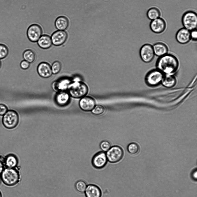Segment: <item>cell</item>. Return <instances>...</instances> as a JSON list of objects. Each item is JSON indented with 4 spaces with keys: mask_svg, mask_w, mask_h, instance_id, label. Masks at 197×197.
I'll list each match as a JSON object with an SVG mask.
<instances>
[{
    "mask_svg": "<svg viewBox=\"0 0 197 197\" xmlns=\"http://www.w3.org/2000/svg\"><path fill=\"white\" fill-rule=\"evenodd\" d=\"M177 83L175 77L172 75H165L162 83L165 87L170 88L174 86Z\"/></svg>",
    "mask_w": 197,
    "mask_h": 197,
    "instance_id": "cell-22",
    "label": "cell"
},
{
    "mask_svg": "<svg viewBox=\"0 0 197 197\" xmlns=\"http://www.w3.org/2000/svg\"><path fill=\"white\" fill-rule=\"evenodd\" d=\"M0 176L3 183L9 187L16 185L20 180V174L16 168H5Z\"/></svg>",
    "mask_w": 197,
    "mask_h": 197,
    "instance_id": "cell-2",
    "label": "cell"
},
{
    "mask_svg": "<svg viewBox=\"0 0 197 197\" xmlns=\"http://www.w3.org/2000/svg\"><path fill=\"white\" fill-rule=\"evenodd\" d=\"M190 31L191 39L192 40L194 41H196L197 38V31L196 29Z\"/></svg>",
    "mask_w": 197,
    "mask_h": 197,
    "instance_id": "cell-34",
    "label": "cell"
},
{
    "mask_svg": "<svg viewBox=\"0 0 197 197\" xmlns=\"http://www.w3.org/2000/svg\"><path fill=\"white\" fill-rule=\"evenodd\" d=\"M52 44L58 46L61 45L66 42L67 35L65 30H57L50 36Z\"/></svg>",
    "mask_w": 197,
    "mask_h": 197,
    "instance_id": "cell-12",
    "label": "cell"
},
{
    "mask_svg": "<svg viewBox=\"0 0 197 197\" xmlns=\"http://www.w3.org/2000/svg\"><path fill=\"white\" fill-rule=\"evenodd\" d=\"M140 54L144 62L147 63L151 62L155 55L153 46L149 44L143 45L140 49Z\"/></svg>",
    "mask_w": 197,
    "mask_h": 197,
    "instance_id": "cell-8",
    "label": "cell"
},
{
    "mask_svg": "<svg viewBox=\"0 0 197 197\" xmlns=\"http://www.w3.org/2000/svg\"><path fill=\"white\" fill-rule=\"evenodd\" d=\"M20 66L22 68L26 70L28 69L29 67L30 63L25 60H24L21 62Z\"/></svg>",
    "mask_w": 197,
    "mask_h": 197,
    "instance_id": "cell-33",
    "label": "cell"
},
{
    "mask_svg": "<svg viewBox=\"0 0 197 197\" xmlns=\"http://www.w3.org/2000/svg\"><path fill=\"white\" fill-rule=\"evenodd\" d=\"M1 62L0 61V67H1Z\"/></svg>",
    "mask_w": 197,
    "mask_h": 197,
    "instance_id": "cell-39",
    "label": "cell"
},
{
    "mask_svg": "<svg viewBox=\"0 0 197 197\" xmlns=\"http://www.w3.org/2000/svg\"><path fill=\"white\" fill-rule=\"evenodd\" d=\"M0 197H2V195L1 192L0 191Z\"/></svg>",
    "mask_w": 197,
    "mask_h": 197,
    "instance_id": "cell-37",
    "label": "cell"
},
{
    "mask_svg": "<svg viewBox=\"0 0 197 197\" xmlns=\"http://www.w3.org/2000/svg\"><path fill=\"white\" fill-rule=\"evenodd\" d=\"M5 168V167L3 162L0 160V175Z\"/></svg>",
    "mask_w": 197,
    "mask_h": 197,
    "instance_id": "cell-35",
    "label": "cell"
},
{
    "mask_svg": "<svg viewBox=\"0 0 197 197\" xmlns=\"http://www.w3.org/2000/svg\"><path fill=\"white\" fill-rule=\"evenodd\" d=\"M27 35L28 39L30 41L36 42L42 35V30L39 25L33 24L28 28Z\"/></svg>",
    "mask_w": 197,
    "mask_h": 197,
    "instance_id": "cell-11",
    "label": "cell"
},
{
    "mask_svg": "<svg viewBox=\"0 0 197 197\" xmlns=\"http://www.w3.org/2000/svg\"><path fill=\"white\" fill-rule=\"evenodd\" d=\"M25 60L29 63L33 62L35 60V56L33 51L31 50H27L24 51L23 55Z\"/></svg>",
    "mask_w": 197,
    "mask_h": 197,
    "instance_id": "cell-25",
    "label": "cell"
},
{
    "mask_svg": "<svg viewBox=\"0 0 197 197\" xmlns=\"http://www.w3.org/2000/svg\"><path fill=\"white\" fill-rule=\"evenodd\" d=\"M108 161L106 153L103 151H100L96 153L93 157L91 163L94 168L100 169L106 166Z\"/></svg>",
    "mask_w": 197,
    "mask_h": 197,
    "instance_id": "cell-9",
    "label": "cell"
},
{
    "mask_svg": "<svg viewBox=\"0 0 197 197\" xmlns=\"http://www.w3.org/2000/svg\"><path fill=\"white\" fill-rule=\"evenodd\" d=\"M139 149L138 145L134 142L130 144L127 147V150L129 153L133 155L137 154L139 151Z\"/></svg>",
    "mask_w": 197,
    "mask_h": 197,
    "instance_id": "cell-27",
    "label": "cell"
},
{
    "mask_svg": "<svg viewBox=\"0 0 197 197\" xmlns=\"http://www.w3.org/2000/svg\"><path fill=\"white\" fill-rule=\"evenodd\" d=\"M176 38L179 43L182 44H186L191 40L190 31L184 27L181 28L177 32Z\"/></svg>",
    "mask_w": 197,
    "mask_h": 197,
    "instance_id": "cell-14",
    "label": "cell"
},
{
    "mask_svg": "<svg viewBox=\"0 0 197 197\" xmlns=\"http://www.w3.org/2000/svg\"><path fill=\"white\" fill-rule=\"evenodd\" d=\"M181 22L183 27L190 31L196 29V13L191 10L185 12L182 15Z\"/></svg>",
    "mask_w": 197,
    "mask_h": 197,
    "instance_id": "cell-4",
    "label": "cell"
},
{
    "mask_svg": "<svg viewBox=\"0 0 197 197\" xmlns=\"http://www.w3.org/2000/svg\"><path fill=\"white\" fill-rule=\"evenodd\" d=\"M95 101L91 97L85 96L81 98L79 105L80 108L85 111H91L95 106Z\"/></svg>",
    "mask_w": 197,
    "mask_h": 197,
    "instance_id": "cell-13",
    "label": "cell"
},
{
    "mask_svg": "<svg viewBox=\"0 0 197 197\" xmlns=\"http://www.w3.org/2000/svg\"><path fill=\"white\" fill-rule=\"evenodd\" d=\"M153 47L155 54L157 56L160 57L168 54V47L163 42H157Z\"/></svg>",
    "mask_w": 197,
    "mask_h": 197,
    "instance_id": "cell-19",
    "label": "cell"
},
{
    "mask_svg": "<svg viewBox=\"0 0 197 197\" xmlns=\"http://www.w3.org/2000/svg\"><path fill=\"white\" fill-rule=\"evenodd\" d=\"M2 181L1 179V178L0 175V185L1 184V182Z\"/></svg>",
    "mask_w": 197,
    "mask_h": 197,
    "instance_id": "cell-38",
    "label": "cell"
},
{
    "mask_svg": "<svg viewBox=\"0 0 197 197\" xmlns=\"http://www.w3.org/2000/svg\"><path fill=\"white\" fill-rule=\"evenodd\" d=\"M146 15L148 18L152 21L160 17L161 12L157 8L152 7L148 10Z\"/></svg>",
    "mask_w": 197,
    "mask_h": 197,
    "instance_id": "cell-23",
    "label": "cell"
},
{
    "mask_svg": "<svg viewBox=\"0 0 197 197\" xmlns=\"http://www.w3.org/2000/svg\"><path fill=\"white\" fill-rule=\"evenodd\" d=\"M8 110L7 107L3 104H0V115L3 116Z\"/></svg>",
    "mask_w": 197,
    "mask_h": 197,
    "instance_id": "cell-32",
    "label": "cell"
},
{
    "mask_svg": "<svg viewBox=\"0 0 197 197\" xmlns=\"http://www.w3.org/2000/svg\"><path fill=\"white\" fill-rule=\"evenodd\" d=\"M68 25L67 19L63 16L57 18L55 22V26L57 30H65L68 27Z\"/></svg>",
    "mask_w": 197,
    "mask_h": 197,
    "instance_id": "cell-21",
    "label": "cell"
},
{
    "mask_svg": "<svg viewBox=\"0 0 197 197\" xmlns=\"http://www.w3.org/2000/svg\"><path fill=\"white\" fill-rule=\"evenodd\" d=\"M108 161L111 163L119 161L123 158L124 153L120 146H115L110 147L106 153Z\"/></svg>",
    "mask_w": 197,
    "mask_h": 197,
    "instance_id": "cell-7",
    "label": "cell"
},
{
    "mask_svg": "<svg viewBox=\"0 0 197 197\" xmlns=\"http://www.w3.org/2000/svg\"><path fill=\"white\" fill-rule=\"evenodd\" d=\"M19 121L18 113L12 110H8L3 116L2 123L3 126L8 129H12L17 126Z\"/></svg>",
    "mask_w": 197,
    "mask_h": 197,
    "instance_id": "cell-5",
    "label": "cell"
},
{
    "mask_svg": "<svg viewBox=\"0 0 197 197\" xmlns=\"http://www.w3.org/2000/svg\"><path fill=\"white\" fill-rule=\"evenodd\" d=\"M104 106L101 105H95L91 111L92 113L95 115H100L103 114L105 111Z\"/></svg>",
    "mask_w": 197,
    "mask_h": 197,
    "instance_id": "cell-29",
    "label": "cell"
},
{
    "mask_svg": "<svg viewBox=\"0 0 197 197\" xmlns=\"http://www.w3.org/2000/svg\"><path fill=\"white\" fill-rule=\"evenodd\" d=\"M61 68V63L58 61H56L53 63L51 66V68L52 73L56 74L60 71Z\"/></svg>",
    "mask_w": 197,
    "mask_h": 197,
    "instance_id": "cell-28",
    "label": "cell"
},
{
    "mask_svg": "<svg viewBox=\"0 0 197 197\" xmlns=\"http://www.w3.org/2000/svg\"><path fill=\"white\" fill-rule=\"evenodd\" d=\"M71 83L68 79H63L60 81L55 83L54 85H55L56 90H59L60 91H65L68 89V87Z\"/></svg>",
    "mask_w": 197,
    "mask_h": 197,
    "instance_id": "cell-24",
    "label": "cell"
},
{
    "mask_svg": "<svg viewBox=\"0 0 197 197\" xmlns=\"http://www.w3.org/2000/svg\"><path fill=\"white\" fill-rule=\"evenodd\" d=\"M87 186L86 182L82 180L78 181L75 184V187L76 190L79 192L82 193L85 192Z\"/></svg>",
    "mask_w": 197,
    "mask_h": 197,
    "instance_id": "cell-26",
    "label": "cell"
},
{
    "mask_svg": "<svg viewBox=\"0 0 197 197\" xmlns=\"http://www.w3.org/2000/svg\"><path fill=\"white\" fill-rule=\"evenodd\" d=\"M37 43L40 47L44 49L50 48L52 44L50 36L46 35H42Z\"/></svg>",
    "mask_w": 197,
    "mask_h": 197,
    "instance_id": "cell-20",
    "label": "cell"
},
{
    "mask_svg": "<svg viewBox=\"0 0 197 197\" xmlns=\"http://www.w3.org/2000/svg\"><path fill=\"white\" fill-rule=\"evenodd\" d=\"M8 50L4 45L0 44V59L5 57L7 55Z\"/></svg>",
    "mask_w": 197,
    "mask_h": 197,
    "instance_id": "cell-31",
    "label": "cell"
},
{
    "mask_svg": "<svg viewBox=\"0 0 197 197\" xmlns=\"http://www.w3.org/2000/svg\"><path fill=\"white\" fill-rule=\"evenodd\" d=\"M70 96L68 92L65 91H61L56 94L55 100L59 105L64 106L67 105L69 102Z\"/></svg>",
    "mask_w": 197,
    "mask_h": 197,
    "instance_id": "cell-17",
    "label": "cell"
},
{
    "mask_svg": "<svg viewBox=\"0 0 197 197\" xmlns=\"http://www.w3.org/2000/svg\"><path fill=\"white\" fill-rule=\"evenodd\" d=\"M37 70L39 75L44 78H48L52 74L51 66L49 64L45 62L40 63L37 66Z\"/></svg>",
    "mask_w": 197,
    "mask_h": 197,
    "instance_id": "cell-15",
    "label": "cell"
},
{
    "mask_svg": "<svg viewBox=\"0 0 197 197\" xmlns=\"http://www.w3.org/2000/svg\"><path fill=\"white\" fill-rule=\"evenodd\" d=\"M84 193L86 197H101L102 195L100 188L93 184L87 185Z\"/></svg>",
    "mask_w": 197,
    "mask_h": 197,
    "instance_id": "cell-16",
    "label": "cell"
},
{
    "mask_svg": "<svg viewBox=\"0 0 197 197\" xmlns=\"http://www.w3.org/2000/svg\"><path fill=\"white\" fill-rule=\"evenodd\" d=\"M70 96L75 98H81L87 94L89 88L84 82L79 81L71 83L68 89Z\"/></svg>",
    "mask_w": 197,
    "mask_h": 197,
    "instance_id": "cell-3",
    "label": "cell"
},
{
    "mask_svg": "<svg viewBox=\"0 0 197 197\" xmlns=\"http://www.w3.org/2000/svg\"><path fill=\"white\" fill-rule=\"evenodd\" d=\"M156 66L157 69L164 75H172L178 69L179 62L175 56L167 54L160 57L156 62Z\"/></svg>",
    "mask_w": 197,
    "mask_h": 197,
    "instance_id": "cell-1",
    "label": "cell"
},
{
    "mask_svg": "<svg viewBox=\"0 0 197 197\" xmlns=\"http://www.w3.org/2000/svg\"><path fill=\"white\" fill-rule=\"evenodd\" d=\"M100 146L102 151L104 152H106L111 147L110 143L107 140L102 141L100 144Z\"/></svg>",
    "mask_w": 197,
    "mask_h": 197,
    "instance_id": "cell-30",
    "label": "cell"
},
{
    "mask_svg": "<svg viewBox=\"0 0 197 197\" xmlns=\"http://www.w3.org/2000/svg\"><path fill=\"white\" fill-rule=\"evenodd\" d=\"M164 75L157 69L150 71L146 75L145 81L146 84L150 87H155L162 83Z\"/></svg>",
    "mask_w": 197,
    "mask_h": 197,
    "instance_id": "cell-6",
    "label": "cell"
},
{
    "mask_svg": "<svg viewBox=\"0 0 197 197\" xmlns=\"http://www.w3.org/2000/svg\"><path fill=\"white\" fill-rule=\"evenodd\" d=\"M197 176V172L196 170H194L192 173V176L193 179L196 180Z\"/></svg>",
    "mask_w": 197,
    "mask_h": 197,
    "instance_id": "cell-36",
    "label": "cell"
},
{
    "mask_svg": "<svg viewBox=\"0 0 197 197\" xmlns=\"http://www.w3.org/2000/svg\"><path fill=\"white\" fill-rule=\"evenodd\" d=\"M166 26L165 21L160 17L151 21L149 24L151 30L156 34H160L163 32L165 30Z\"/></svg>",
    "mask_w": 197,
    "mask_h": 197,
    "instance_id": "cell-10",
    "label": "cell"
},
{
    "mask_svg": "<svg viewBox=\"0 0 197 197\" xmlns=\"http://www.w3.org/2000/svg\"><path fill=\"white\" fill-rule=\"evenodd\" d=\"M3 162L5 168H16L18 162L17 157L12 154L6 156Z\"/></svg>",
    "mask_w": 197,
    "mask_h": 197,
    "instance_id": "cell-18",
    "label": "cell"
}]
</instances>
